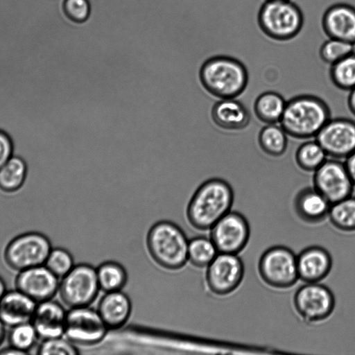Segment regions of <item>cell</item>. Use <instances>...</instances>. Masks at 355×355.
Masks as SVG:
<instances>
[{
	"mask_svg": "<svg viewBox=\"0 0 355 355\" xmlns=\"http://www.w3.org/2000/svg\"><path fill=\"white\" fill-rule=\"evenodd\" d=\"M231 185L222 178L204 182L196 191L187 209L189 223L200 230L211 229L230 211L234 202Z\"/></svg>",
	"mask_w": 355,
	"mask_h": 355,
	"instance_id": "1",
	"label": "cell"
},
{
	"mask_svg": "<svg viewBox=\"0 0 355 355\" xmlns=\"http://www.w3.org/2000/svg\"><path fill=\"white\" fill-rule=\"evenodd\" d=\"M198 76L204 88L220 99L236 98L245 91L248 83L244 64L223 54L207 58L201 65Z\"/></svg>",
	"mask_w": 355,
	"mask_h": 355,
	"instance_id": "2",
	"label": "cell"
},
{
	"mask_svg": "<svg viewBox=\"0 0 355 355\" xmlns=\"http://www.w3.org/2000/svg\"><path fill=\"white\" fill-rule=\"evenodd\" d=\"M324 101L311 94H301L286 101L279 124L288 136L304 139L315 137L331 119Z\"/></svg>",
	"mask_w": 355,
	"mask_h": 355,
	"instance_id": "3",
	"label": "cell"
},
{
	"mask_svg": "<svg viewBox=\"0 0 355 355\" xmlns=\"http://www.w3.org/2000/svg\"><path fill=\"white\" fill-rule=\"evenodd\" d=\"M189 241L183 230L175 223L161 220L155 223L146 236L148 252L161 267L176 270L188 260Z\"/></svg>",
	"mask_w": 355,
	"mask_h": 355,
	"instance_id": "4",
	"label": "cell"
},
{
	"mask_svg": "<svg viewBox=\"0 0 355 355\" xmlns=\"http://www.w3.org/2000/svg\"><path fill=\"white\" fill-rule=\"evenodd\" d=\"M257 22L268 37L287 41L301 31L304 16L300 7L291 0H266L259 10Z\"/></svg>",
	"mask_w": 355,
	"mask_h": 355,
	"instance_id": "5",
	"label": "cell"
},
{
	"mask_svg": "<svg viewBox=\"0 0 355 355\" xmlns=\"http://www.w3.org/2000/svg\"><path fill=\"white\" fill-rule=\"evenodd\" d=\"M51 250V243L45 235L27 232L8 243L3 259L10 269L19 272L44 264Z\"/></svg>",
	"mask_w": 355,
	"mask_h": 355,
	"instance_id": "6",
	"label": "cell"
},
{
	"mask_svg": "<svg viewBox=\"0 0 355 355\" xmlns=\"http://www.w3.org/2000/svg\"><path fill=\"white\" fill-rule=\"evenodd\" d=\"M258 271L267 285L279 289L288 288L299 279L297 256L286 246H272L261 254Z\"/></svg>",
	"mask_w": 355,
	"mask_h": 355,
	"instance_id": "7",
	"label": "cell"
},
{
	"mask_svg": "<svg viewBox=\"0 0 355 355\" xmlns=\"http://www.w3.org/2000/svg\"><path fill=\"white\" fill-rule=\"evenodd\" d=\"M99 289L96 268L87 263H80L62 278L58 291L62 302L75 308L92 304Z\"/></svg>",
	"mask_w": 355,
	"mask_h": 355,
	"instance_id": "8",
	"label": "cell"
},
{
	"mask_svg": "<svg viewBox=\"0 0 355 355\" xmlns=\"http://www.w3.org/2000/svg\"><path fill=\"white\" fill-rule=\"evenodd\" d=\"M107 329L98 311L88 306L71 308L66 313L64 334L72 343L97 344L105 338Z\"/></svg>",
	"mask_w": 355,
	"mask_h": 355,
	"instance_id": "9",
	"label": "cell"
},
{
	"mask_svg": "<svg viewBox=\"0 0 355 355\" xmlns=\"http://www.w3.org/2000/svg\"><path fill=\"white\" fill-rule=\"evenodd\" d=\"M335 297L326 286L306 283L295 293L293 305L298 315L307 323H317L328 318L335 307Z\"/></svg>",
	"mask_w": 355,
	"mask_h": 355,
	"instance_id": "10",
	"label": "cell"
},
{
	"mask_svg": "<svg viewBox=\"0 0 355 355\" xmlns=\"http://www.w3.org/2000/svg\"><path fill=\"white\" fill-rule=\"evenodd\" d=\"M250 234L244 216L230 211L211 227L210 239L218 253L237 254L247 245Z\"/></svg>",
	"mask_w": 355,
	"mask_h": 355,
	"instance_id": "11",
	"label": "cell"
},
{
	"mask_svg": "<svg viewBox=\"0 0 355 355\" xmlns=\"http://www.w3.org/2000/svg\"><path fill=\"white\" fill-rule=\"evenodd\" d=\"M313 173V187L331 205L352 196L354 185L340 159H327Z\"/></svg>",
	"mask_w": 355,
	"mask_h": 355,
	"instance_id": "12",
	"label": "cell"
},
{
	"mask_svg": "<svg viewBox=\"0 0 355 355\" xmlns=\"http://www.w3.org/2000/svg\"><path fill=\"white\" fill-rule=\"evenodd\" d=\"M243 276L244 265L237 254L218 253L207 266L206 282L211 293L225 296L239 286Z\"/></svg>",
	"mask_w": 355,
	"mask_h": 355,
	"instance_id": "13",
	"label": "cell"
},
{
	"mask_svg": "<svg viewBox=\"0 0 355 355\" xmlns=\"http://www.w3.org/2000/svg\"><path fill=\"white\" fill-rule=\"evenodd\" d=\"M327 156L345 159L355 150V122L349 119H330L315 136Z\"/></svg>",
	"mask_w": 355,
	"mask_h": 355,
	"instance_id": "14",
	"label": "cell"
},
{
	"mask_svg": "<svg viewBox=\"0 0 355 355\" xmlns=\"http://www.w3.org/2000/svg\"><path fill=\"white\" fill-rule=\"evenodd\" d=\"M16 289L36 303L51 300L59 289L58 277L46 266L19 271L15 281Z\"/></svg>",
	"mask_w": 355,
	"mask_h": 355,
	"instance_id": "15",
	"label": "cell"
},
{
	"mask_svg": "<svg viewBox=\"0 0 355 355\" xmlns=\"http://www.w3.org/2000/svg\"><path fill=\"white\" fill-rule=\"evenodd\" d=\"M322 26L329 38L355 46V7L344 3L329 6L324 12Z\"/></svg>",
	"mask_w": 355,
	"mask_h": 355,
	"instance_id": "16",
	"label": "cell"
},
{
	"mask_svg": "<svg viewBox=\"0 0 355 355\" xmlns=\"http://www.w3.org/2000/svg\"><path fill=\"white\" fill-rule=\"evenodd\" d=\"M299 279L305 283H317L330 272L332 259L329 252L322 247L309 246L297 256Z\"/></svg>",
	"mask_w": 355,
	"mask_h": 355,
	"instance_id": "17",
	"label": "cell"
},
{
	"mask_svg": "<svg viewBox=\"0 0 355 355\" xmlns=\"http://www.w3.org/2000/svg\"><path fill=\"white\" fill-rule=\"evenodd\" d=\"M66 313L56 302L39 303L31 320L37 337L43 340L61 337L64 334Z\"/></svg>",
	"mask_w": 355,
	"mask_h": 355,
	"instance_id": "18",
	"label": "cell"
},
{
	"mask_svg": "<svg viewBox=\"0 0 355 355\" xmlns=\"http://www.w3.org/2000/svg\"><path fill=\"white\" fill-rule=\"evenodd\" d=\"M36 302L19 291L6 292L0 299V320L13 327L31 320Z\"/></svg>",
	"mask_w": 355,
	"mask_h": 355,
	"instance_id": "19",
	"label": "cell"
},
{
	"mask_svg": "<svg viewBox=\"0 0 355 355\" xmlns=\"http://www.w3.org/2000/svg\"><path fill=\"white\" fill-rule=\"evenodd\" d=\"M331 205L314 187H306L300 190L293 202L297 216L309 224H318L325 220Z\"/></svg>",
	"mask_w": 355,
	"mask_h": 355,
	"instance_id": "20",
	"label": "cell"
},
{
	"mask_svg": "<svg viewBox=\"0 0 355 355\" xmlns=\"http://www.w3.org/2000/svg\"><path fill=\"white\" fill-rule=\"evenodd\" d=\"M211 116L218 127L230 131L243 130L250 121L248 110L236 98H224L216 102L212 107Z\"/></svg>",
	"mask_w": 355,
	"mask_h": 355,
	"instance_id": "21",
	"label": "cell"
},
{
	"mask_svg": "<svg viewBox=\"0 0 355 355\" xmlns=\"http://www.w3.org/2000/svg\"><path fill=\"white\" fill-rule=\"evenodd\" d=\"M97 311L108 329H119L129 319L132 304L121 291L107 292L100 300Z\"/></svg>",
	"mask_w": 355,
	"mask_h": 355,
	"instance_id": "22",
	"label": "cell"
},
{
	"mask_svg": "<svg viewBox=\"0 0 355 355\" xmlns=\"http://www.w3.org/2000/svg\"><path fill=\"white\" fill-rule=\"evenodd\" d=\"M286 101L275 92H266L257 96L254 103V112L257 118L266 124L279 123Z\"/></svg>",
	"mask_w": 355,
	"mask_h": 355,
	"instance_id": "23",
	"label": "cell"
},
{
	"mask_svg": "<svg viewBox=\"0 0 355 355\" xmlns=\"http://www.w3.org/2000/svg\"><path fill=\"white\" fill-rule=\"evenodd\" d=\"M27 174V165L19 156L12 155L0 168V189L12 193L23 185Z\"/></svg>",
	"mask_w": 355,
	"mask_h": 355,
	"instance_id": "24",
	"label": "cell"
},
{
	"mask_svg": "<svg viewBox=\"0 0 355 355\" xmlns=\"http://www.w3.org/2000/svg\"><path fill=\"white\" fill-rule=\"evenodd\" d=\"M288 135L281 125L266 124L258 135V142L261 150L271 157L282 156L286 150Z\"/></svg>",
	"mask_w": 355,
	"mask_h": 355,
	"instance_id": "25",
	"label": "cell"
},
{
	"mask_svg": "<svg viewBox=\"0 0 355 355\" xmlns=\"http://www.w3.org/2000/svg\"><path fill=\"white\" fill-rule=\"evenodd\" d=\"M100 289L105 293L121 291L125 285L128 275L124 267L115 261H105L96 268Z\"/></svg>",
	"mask_w": 355,
	"mask_h": 355,
	"instance_id": "26",
	"label": "cell"
},
{
	"mask_svg": "<svg viewBox=\"0 0 355 355\" xmlns=\"http://www.w3.org/2000/svg\"><path fill=\"white\" fill-rule=\"evenodd\" d=\"M328 216L336 229L345 232H355V197L350 196L332 204Z\"/></svg>",
	"mask_w": 355,
	"mask_h": 355,
	"instance_id": "27",
	"label": "cell"
},
{
	"mask_svg": "<svg viewBox=\"0 0 355 355\" xmlns=\"http://www.w3.org/2000/svg\"><path fill=\"white\" fill-rule=\"evenodd\" d=\"M329 78L331 83L341 90L349 92L355 88L354 51L331 65Z\"/></svg>",
	"mask_w": 355,
	"mask_h": 355,
	"instance_id": "28",
	"label": "cell"
},
{
	"mask_svg": "<svg viewBox=\"0 0 355 355\" xmlns=\"http://www.w3.org/2000/svg\"><path fill=\"white\" fill-rule=\"evenodd\" d=\"M327 154L316 141H308L302 144L296 150L297 165L306 172H314L327 159Z\"/></svg>",
	"mask_w": 355,
	"mask_h": 355,
	"instance_id": "29",
	"label": "cell"
},
{
	"mask_svg": "<svg viewBox=\"0 0 355 355\" xmlns=\"http://www.w3.org/2000/svg\"><path fill=\"white\" fill-rule=\"evenodd\" d=\"M218 253L211 239L198 236L189 241L188 260L196 267H207Z\"/></svg>",
	"mask_w": 355,
	"mask_h": 355,
	"instance_id": "30",
	"label": "cell"
},
{
	"mask_svg": "<svg viewBox=\"0 0 355 355\" xmlns=\"http://www.w3.org/2000/svg\"><path fill=\"white\" fill-rule=\"evenodd\" d=\"M37 337L31 323H24L12 327L8 338L10 346L28 353Z\"/></svg>",
	"mask_w": 355,
	"mask_h": 355,
	"instance_id": "31",
	"label": "cell"
},
{
	"mask_svg": "<svg viewBox=\"0 0 355 355\" xmlns=\"http://www.w3.org/2000/svg\"><path fill=\"white\" fill-rule=\"evenodd\" d=\"M354 48V46L348 42L329 38L320 46L319 53L323 62L331 65L353 52Z\"/></svg>",
	"mask_w": 355,
	"mask_h": 355,
	"instance_id": "32",
	"label": "cell"
},
{
	"mask_svg": "<svg viewBox=\"0 0 355 355\" xmlns=\"http://www.w3.org/2000/svg\"><path fill=\"white\" fill-rule=\"evenodd\" d=\"M45 266L58 278L65 276L74 266L71 254L62 248L52 249Z\"/></svg>",
	"mask_w": 355,
	"mask_h": 355,
	"instance_id": "33",
	"label": "cell"
},
{
	"mask_svg": "<svg viewBox=\"0 0 355 355\" xmlns=\"http://www.w3.org/2000/svg\"><path fill=\"white\" fill-rule=\"evenodd\" d=\"M78 353L71 342L61 337L44 340L37 351V354L42 355H74Z\"/></svg>",
	"mask_w": 355,
	"mask_h": 355,
	"instance_id": "34",
	"label": "cell"
},
{
	"mask_svg": "<svg viewBox=\"0 0 355 355\" xmlns=\"http://www.w3.org/2000/svg\"><path fill=\"white\" fill-rule=\"evenodd\" d=\"M62 8L66 16L76 23L85 21L91 12L89 0H64Z\"/></svg>",
	"mask_w": 355,
	"mask_h": 355,
	"instance_id": "35",
	"label": "cell"
},
{
	"mask_svg": "<svg viewBox=\"0 0 355 355\" xmlns=\"http://www.w3.org/2000/svg\"><path fill=\"white\" fill-rule=\"evenodd\" d=\"M13 142L10 136L0 129V168L13 155Z\"/></svg>",
	"mask_w": 355,
	"mask_h": 355,
	"instance_id": "36",
	"label": "cell"
},
{
	"mask_svg": "<svg viewBox=\"0 0 355 355\" xmlns=\"http://www.w3.org/2000/svg\"><path fill=\"white\" fill-rule=\"evenodd\" d=\"M344 163L348 174L355 187V150L345 159Z\"/></svg>",
	"mask_w": 355,
	"mask_h": 355,
	"instance_id": "37",
	"label": "cell"
},
{
	"mask_svg": "<svg viewBox=\"0 0 355 355\" xmlns=\"http://www.w3.org/2000/svg\"><path fill=\"white\" fill-rule=\"evenodd\" d=\"M347 105L350 112L355 116V88L349 91Z\"/></svg>",
	"mask_w": 355,
	"mask_h": 355,
	"instance_id": "38",
	"label": "cell"
},
{
	"mask_svg": "<svg viewBox=\"0 0 355 355\" xmlns=\"http://www.w3.org/2000/svg\"><path fill=\"white\" fill-rule=\"evenodd\" d=\"M28 353L17 349L13 347L9 346L7 348L2 349L0 350V354L7 355V354H26Z\"/></svg>",
	"mask_w": 355,
	"mask_h": 355,
	"instance_id": "39",
	"label": "cell"
},
{
	"mask_svg": "<svg viewBox=\"0 0 355 355\" xmlns=\"http://www.w3.org/2000/svg\"><path fill=\"white\" fill-rule=\"evenodd\" d=\"M4 325L5 324L0 320V347L3 344L6 337V330Z\"/></svg>",
	"mask_w": 355,
	"mask_h": 355,
	"instance_id": "40",
	"label": "cell"
},
{
	"mask_svg": "<svg viewBox=\"0 0 355 355\" xmlns=\"http://www.w3.org/2000/svg\"><path fill=\"white\" fill-rule=\"evenodd\" d=\"M6 293V286L4 280L0 277V299Z\"/></svg>",
	"mask_w": 355,
	"mask_h": 355,
	"instance_id": "41",
	"label": "cell"
}]
</instances>
